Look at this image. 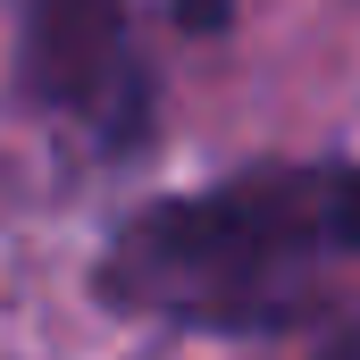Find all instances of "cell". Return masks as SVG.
I'll use <instances>...</instances> for the list:
<instances>
[{
	"label": "cell",
	"instance_id": "1",
	"mask_svg": "<svg viewBox=\"0 0 360 360\" xmlns=\"http://www.w3.org/2000/svg\"><path fill=\"white\" fill-rule=\"evenodd\" d=\"M327 235V193L310 201L302 184H218L193 201L143 210L117 252H109V293L176 319H260L276 285L293 276V252Z\"/></svg>",
	"mask_w": 360,
	"mask_h": 360
},
{
	"label": "cell",
	"instance_id": "2",
	"mask_svg": "<svg viewBox=\"0 0 360 360\" xmlns=\"http://www.w3.org/2000/svg\"><path fill=\"white\" fill-rule=\"evenodd\" d=\"M126 76V0H25V84L51 109H109Z\"/></svg>",
	"mask_w": 360,
	"mask_h": 360
},
{
	"label": "cell",
	"instance_id": "3",
	"mask_svg": "<svg viewBox=\"0 0 360 360\" xmlns=\"http://www.w3.org/2000/svg\"><path fill=\"white\" fill-rule=\"evenodd\" d=\"M327 235L360 243V176H335V184H327Z\"/></svg>",
	"mask_w": 360,
	"mask_h": 360
}]
</instances>
